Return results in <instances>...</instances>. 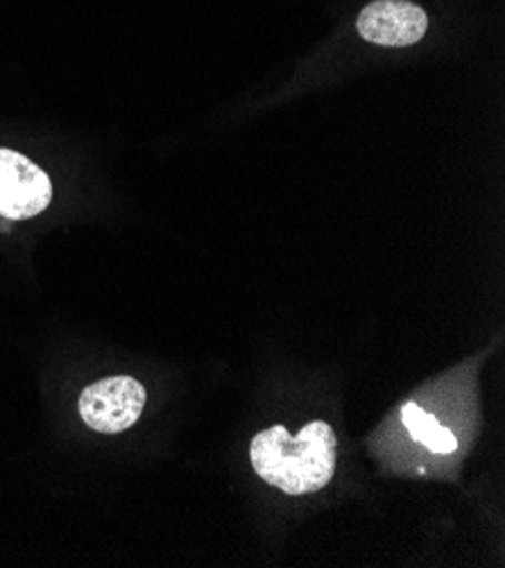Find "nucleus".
<instances>
[{
  "label": "nucleus",
  "instance_id": "nucleus-4",
  "mask_svg": "<svg viewBox=\"0 0 505 568\" xmlns=\"http://www.w3.org/2000/svg\"><path fill=\"white\" fill-rule=\"evenodd\" d=\"M426 30V12L408 0H374L358 17V34L376 45H413Z\"/></svg>",
  "mask_w": 505,
  "mask_h": 568
},
{
  "label": "nucleus",
  "instance_id": "nucleus-1",
  "mask_svg": "<svg viewBox=\"0 0 505 568\" xmlns=\"http://www.w3.org/2000/svg\"><path fill=\"white\" fill-rule=\"evenodd\" d=\"M250 460L261 480L291 496L324 489L339 460V439L326 422H311L297 435L276 424L254 435Z\"/></svg>",
  "mask_w": 505,
  "mask_h": 568
},
{
  "label": "nucleus",
  "instance_id": "nucleus-6",
  "mask_svg": "<svg viewBox=\"0 0 505 568\" xmlns=\"http://www.w3.org/2000/svg\"><path fill=\"white\" fill-rule=\"evenodd\" d=\"M422 444H424L428 450H433V453H442V456H446V453H454V450L458 448L456 435H454L452 430H448V428L440 426V424L422 439Z\"/></svg>",
  "mask_w": 505,
  "mask_h": 568
},
{
  "label": "nucleus",
  "instance_id": "nucleus-3",
  "mask_svg": "<svg viewBox=\"0 0 505 568\" xmlns=\"http://www.w3.org/2000/svg\"><path fill=\"white\" fill-rule=\"evenodd\" d=\"M52 184L37 163L14 150L0 148V217L28 220L48 209Z\"/></svg>",
  "mask_w": 505,
  "mask_h": 568
},
{
  "label": "nucleus",
  "instance_id": "nucleus-2",
  "mask_svg": "<svg viewBox=\"0 0 505 568\" xmlns=\"http://www.w3.org/2000/svg\"><path fill=\"white\" fill-rule=\"evenodd\" d=\"M145 402V387L137 378L111 376L82 389L78 410L95 433L117 435L139 422Z\"/></svg>",
  "mask_w": 505,
  "mask_h": 568
},
{
  "label": "nucleus",
  "instance_id": "nucleus-5",
  "mask_svg": "<svg viewBox=\"0 0 505 568\" xmlns=\"http://www.w3.org/2000/svg\"><path fill=\"white\" fill-rule=\"evenodd\" d=\"M402 422H404V426L408 428V433H411L417 442H422V439L437 426L435 417L428 415V413H426L424 408H420L417 404H406V406L402 408Z\"/></svg>",
  "mask_w": 505,
  "mask_h": 568
}]
</instances>
